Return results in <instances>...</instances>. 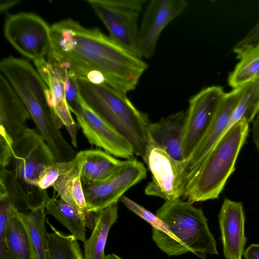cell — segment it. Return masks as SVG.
I'll use <instances>...</instances> for the list:
<instances>
[{
  "label": "cell",
  "mask_w": 259,
  "mask_h": 259,
  "mask_svg": "<svg viewBox=\"0 0 259 259\" xmlns=\"http://www.w3.org/2000/svg\"><path fill=\"white\" fill-rule=\"evenodd\" d=\"M48 58L102 73L111 87L126 94L136 88L148 68L98 28H87L71 19L51 26Z\"/></svg>",
  "instance_id": "obj_1"
},
{
  "label": "cell",
  "mask_w": 259,
  "mask_h": 259,
  "mask_svg": "<svg viewBox=\"0 0 259 259\" xmlns=\"http://www.w3.org/2000/svg\"><path fill=\"white\" fill-rule=\"evenodd\" d=\"M49 259H84L77 240L72 235L57 230L49 223Z\"/></svg>",
  "instance_id": "obj_27"
},
{
  "label": "cell",
  "mask_w": 259,
  "mask_h": 259,
  "mask_svg": "<svg viewBox=\"0 0 259 259\" xmlns=\"http://www.w3.org/2000/svg\"><path fill=\"white\" fill-rule=\"evenodd\" d=\"M259 47V41H258L257 42H255V44H254L253 45H251V46H250V47H249L248 48H245V49H243L242 50H241L240 51H238V52H236V53H239L240 52H241V51H242L243 50H246L247 49H248V48H252V47Z\"/></svg>",
  "instance_id": "obj_39"
},
{
  "label": "cell",
  "mask_w": 259,
  "mask_h": 259,
  "mask_svg": "<svg viewBox=\"0 0 259 259\" xmlns=\"http://www.w3.org/2000/svg\"><path fill=\"white\" fill-rule=\"evenodd\" d=\"M5 37L23 56L34 61L45 58L51 47V26L32 13L10 15L6 19Z\"/></svg>",
  "instance_id": "obj_7"
},
{
  "label": "cell",
  "mask_w": 259,
  "mask_h": 259,
  "mask_svg": "<svg viewBox=\"0 0 259 259\" xmlns=\"http://www.w3.org/2000/svg\"><path fill=\"white\" fill-rule=\"evenodd\" d=\"M106 26L109 37L131 54L139 57L138 17L145 0H87Z\"/></svg>",
  "instance_id": "obj_5"
},
{
  "label": "cell",
  "mask_w": 259,
  "mask_h": 259,
  "mask_svg": "<svg viewBox=\"0 0 259 259\" xmlns=\"http://www.w3.org/2000/svg\"><path fill=\"white\" fill-rule=\"evenodd\" d=\"M249 131L242 119L232 126L215 144L196 175L185 185L182 199L193 204L218 198L235 170V163Z\"/></svg>",
  "instance_id": "obj_4"
},
{
  "label": "cell",
  "mask_w": 259,
  "mask_h": 259,
  "mask_svg": "<svg viewBox=\"0 0 259 259\" xmlns=\"http://www.w3.org/2000/svg\"><path fill=\"white\" fill-rule=\"evenodd\" d=\"M236 55L239 61L228 77L233 89L243 88L259 78V47L250 48Z\"/></svg>",
  "instance_id": "obj_25"
},
{
  "label": "cell",
  "mask_w": 259,
  "mask_h": 259,
  "mask_svg": "<svg viewBox=\"0 0 259 259\" xmlns=\"http://www.w3.org/2000/svg\"><path fill=\"white\" fill-rule=\"evenodd\" d=\"M143 160L152 178L145 188V194L165 201L182 197L185 185L184 160H177L163 149L151 144H148Z\"/></svg>",
  "instance_id": "obj_10"
},
{
  "label": "cell",
  "mask_w": 259,
  "mask_h": 259,
  "mask_svg": "<svg viewBox=\"0 0 259 259\" xmlns=\"http://www.w3.org/2000/svg\"><path fill=\"white\" fill-rule=\"evenodd\" d=\"M76 157L71 161H57L46 167L39 176L38 186L42 190H46L53 186L60 176L64 174L74 165Z\"/></svg>",
  "instance_id": "obj_30"
},
{
  "label": "cell",
  "mask_w": 259,
  "mask_h": 259,
  "mask_svg": "<svg viewBox=\"0 0 259 259\" xmlns=\"http://www.w3.org/2000/svg\"><path fill=\"white\" fill-rule=\"evenodd\" d=\"M146 174L142 162L134 158L126 159L108 177L82 185L89 211L95 213L117 203L127 190L146 178Z\"/></svg>",
  "instance_id": "obj_9"
},
{
  "label": "cell",
  "mask_w": 259,
  "mask_h": 259,
  "mask_svg": "<svg viewBox=\"0 0 259 259\" xmlns=\"http://www.w3.org/2000/svg\"><path fill=\"white\" fill-rule=\"evenodd\" d=\"M252 135L253 142L259 154V112L252 121Z\"/></svg>",
  "instance_id": "obj_35"
},
{
  "label": "cell",
  "mask_w": 259,
  "mask_h": 259,
  "mask_svg": "<svg viewBox=\"0 0 259 259\" xmlns=\"http://www.w3.org/2000/svg\"><path fill=\"white\" fill-rule=\"evenodd\" d=\"M46 213L53 215L78 241L85 239V217L74 206L62 199L49 198L45 206Z\"/></svg>",
  "instance_id": "obj_24"
},
{
  "label": "cell",
  "mask_w": 259,
  "mask_h": 259,
  "mask_svg": "<svg viewBox=\"0 0 259 259\" xmlns=\"http://www.w3.org/2000/svg\"><path fill=\"white\" fill-rule=\"evenodd\" d=\"M34 63L37 71L52 92L55 103L54 112L60 128L64 126L69 134L76 133L80 127L75 122L70 113L62 78L45 58L35 61Z\"/></svg>",
  "instance_id": "obj_19"
},
{
  "label": "cell",
  "mask_w": 259,
  "mask_h": 259,
  "mask_svg": "<svg viewBox=\"0 0 259 259\" xmlns=\"http://www.w3.org/2000/svg\"><path fill=\"white\" fill-rule=\"evenodd\" d=\"M78 153L82 161L80 173L82 185L108 177L124 162L99 149L82 150Z\"/></svg>",
  "instance_id": "obj_21"
},
{
  "label": "cell",
  "mask_w": 259,
  "mask_h": 259,
  "mask_svg": "<svg viewBox=\"0 0 259 259\" xmlns=\"http://www.w3.org/2000/svg\"><path fill=\"white\" fill-rule=\"evenodd\" d=\"M6 241L9 249L17 259H37L22 214L11 205L6 226Z\"/></svg>",
  "instance_id": "obj_23"
},
{
  "label": "cell",
  "mask_w": 259,
  "mask_h": 259,
  "mask_svg": "<svg viewBox=\"0 0 259 259\" xmlns=\"http://www.w3.org/2000/svg\"><path fill=\"white\" fill-rule=\"evenodd\" d=\"M259 41V21L233 48L234 53L248 48Z\"/></svg>",
  "instance_id": "obj_33"
},
{
  "label": "cell",
  "mask_w": 259,
  "mask_h": 259,
  "mask_svg": "<svg viewBox=\"0 0 259 259\" xmlns=\"http://www.w3.org/2000/svg\"><path fill=\"white\" fill-rule=\"evenodd\" d=\"M28 229L37 259H49V240L45 227V208H39L22 213Z\"/></svg>",
  "instance_id": "obj_26"
},
{
  "label": "cell",
  "mask_w": 259,
  "mask_h": 259,
  "mask_svg": "<svg viewBox=\"0 0 259 259\" xmlns=\"http://www.w3.org/2000/svg\"><path fill=\"white\" fill-rule=\"evenodd\" d=\"M54 69L62 78L64 85L66 102L72 112L75 107L82 100L78 84V78L71 71L67 69L58 63L47 60Z\"/></svg>",
  "instance_id": "obj_29"
},
{
  "label": "cell",
  "mask_w": 259,
  "mask_h": 259,
  "mask_svg": "<svg viewBox=\"0 0 259 259\" xmlns=\"http://www.w3.org/2000/svg\"><path fill=\"white\" fill-rule=\"evenodd\" d=\"M8 218L0 217V259H17L9 249L6 241V230Z\"/></svg>",
  "instance_id": "obj_34"
},
{
  "label": "cell",
  "mask_w": 259,
  "mask_h": 259,
  "mask_svg": "<svg viewBox=\"0 0 259 259\" xmlns=\"http://www.w3.org/2000/svg\"><path fill=\"white\" fill-rule=\"evenodd\" d=\"M19 0H5L2 1L0 4L1 13H5L10 9L20 3Z\"/></svg>",
  "instance_id": "obj_37"
},
{
  "label": "cell",
  "mask_w": 259,
  "mask_h": 259,
  "mask_svg": "<svg viewBox=\"0 0 259 259\" xmlns=\"http://www.w3.org/2000/svg\"><path fill=\"white\" fill-rule=\"evenodd\" d=\"M31 118L21 99L3 74L0 75V134L13 141L28 127Z\"/></svg>",
  "instance_id": "obj_16"
},
{
  "label": "cell",
  "mask_w": 259,
  "mask_h": 259,
  "mask_svg": "<svg viewBox=\"0 0 259 259\" xmlns=\"http://www.w3.org/2000/svg\"><path fill=\"white\" fill-rule=\"evenodd\" d=\"M219 220L224 256L227 259H242L247 241L242 203L225 198L219 214Z\"/></svg>",
  "instance_id": "obj_15"
},
{
  "label": "cell",
  "mask_w": 259,
  "mask_h": 259,
  "mask_svg": "<svg viewBox=\"0 0 259 259\" xmlns=\"http://www.w3.org/2000/svg\"><path fill=\"white\" fill-rule=\"evenodd\" d=\"M120 201L129 210L150 224L153 228L163 232L167 236L171 238V235L166 225L156 214L124 195L121 197Z\"/></svg>",
  "instance_id": "obj_31"
},
{
  "label": "cell",
  "mask_w": 259,
  "mask_h": 259,
  "mask_svg": "<svg viewBox=\"0 0 259 259\" xmlns=\"http://www.w3.org/2000/svg\"><path fill=\"white\" fill-rule=\"evenodd\" d=\"M57 161L40 133L27 127L14 140L12 158L7 169L17 179L38 186L40 173L48 165Z\"/></svg>",
  "instance_id": "obj_8"
},
{
  "label": "cell",
  "mask_w": 259,
  "mask_h": 259,
  "mask_svg": "<svg viewBox=\"0 0 259 259\" xmlns=\"http://www.w3.org/2000/svg\"><path fill=\"white\" fill-rule=\"evenodd\" d=\"M76 161L73 167L61 175L53 187L60 198L76 207L85 217L86 227L93 230L95 225V215L89 211L85 202L80 173L81 159L77 153Z\"/></svg>",
  "instance_id": "obj_20"
},
{
  "label": "cell",
  "mask_w": 259,
  "mask_h": 259,
  "mask_svg": "<svg viewBox=\"0 0 259 259\" xmlns=\"http://www.w3.org/2000/svg\"><path fill=\"white\" fill-rule=\"evenodd\" d=\"M78 84L85 103L130 143L135 154L144 159L150 124L148 115L137 109L125 94L109 85L94 84L79 78Z\"/></svg>",
  "instance_id": "obj_3"
},
{
  "label": "cell",
  "mask_w": 259,
  "mask_h": 259,
  "mask_svg": "<svg viewBox=\"0 0 259 259\" xmlns=\"http://www.w3.org/2000/svg\"><path fill=\"white\" fill-rule=\"evenodd\" d=\"M95 225L84 243V259H106L104 249L110 228L118 218V205L113 203L95 212Z\"/></svg>",
  "instance_id": "obj_22"
},
{
  "label": "cell",
  "mask_w": 259,
  "mask_h": 259,
  "mask_svg": "<svg viewBox=\"0 0 259 259\" xmlns=\"http://www.w3.org/2000/svg\"><path fill=\"white\" fill-rule=\"evenodd\" d=\"M226 93L222 87L212 85L201 90L189 100L182 144L184 160L202 137Z\"/></svg>",
  "instance_id": "obj_12"
},
{
  "label": "cell",
  "mask_w": 259,
  "mask_h": 259,
  "mask_svg": "<svg viewBox=\"0 0 259 259\" xmlns=\"http://www.w3.org/2000/svg\"><path fill=\"white\" fill-rule=\"evenodd\" d=\"M0 195H6L11 205L22 213L45 208L49 198L46 190L17 179L5 168H0Z\"/></svg>",
  "instance_id": "obj_17"
},
{
  "label": "cell",
  "mask_w": 259,
  "mask_h": 259,
  "mask_svg": "<svg viewBox=\"0 0 259 259\" xmlns=\"http://www.w3.org/2000/svg\"><path fill=\"white\" fill-rule=\"evenodd\" d=\"M246 259H259V244H252L244 251Z\"/></svg>",
  "instance_id": "obj_36"
},
{
  "label": "cell",
  "mask_w": 259,
  "mask_h": 259,
  "mask_svg": "<svg viewBox=\"0 0 259 259\" xmlns=\"http://www.w3.org/2000/svg\"><path fill=\"white\" fill-rule=\"evenodd\" d=\"M186 115L187 111H181L150 123L148 144L160 148L177 160H184L182 144Z\"/></svg>",
  "instance_id": "obj_18"
},
{
  "label": "cell",
  "mask_w": 259,
  "mask_h": 259,
  "mask_svg": "<svg viewBox=\"0 0 259 259\" xmlns=\"http://www.w3.org/2000/svg\"><path fill=\"white\" fill-rule=\"evenodd\" d=\"M72 112L91 145L114 156L133 159L135 153L130 143L95 112L83 99Z\"/></svg>",
  "instance_id": "obj_13"
},
{
  "label": "cell",
  "mask_w": 259,
  "mask_h": 259,
  "mask_svg": "<svg viewBox=\"0 0 259 259\" xmlns=\"http://www.w3.org/2000/svg\"><path fill=\"white\" fill-rule=\"evenodd\" d=\"M245 88L233 89L226 93L202 137L191 154L184 160L185 185L196 175L208 153L223 135Z\"/></svg>",
  "instance_id": "obj_11"
},
{
  "label": "cell",
  "mask_w": 259,
  "mask_h": 259,
  "mask_svg": "<svg viewBox=\"0 0 259 259\" xmlns=\"http://www.w3.org/2000/svg\"><path fill=\"white\" fill-rule=\"evenodd\" d=\"M106 259H123L115 253L109 254L106 255Z\"/></svg>",
  "instance_id": "obj_38"
},
{
  "label": "cell",
  "mask_w": 259,
  "mask_h": 259,
  "mask_svg": "<svg viewBox=\"0 0 259 259\" xmlns=\"http://www.w3.org/2000/svg\"><path fill=\"white\" fill-rule=\"evenodd\" d=\"M27 107L40 134L51 149L57 161H71L76 155L75 150L64 138L52 109L40 103L29 88L15 73L7 68L1 69Z\"/></svg>",
  "instance_id": "obj_6"
},
{
  "label": "cell",
  "mask_w": 259,
  "mask_h": 259,
  "mask_svg": "<svg viewBox=\"0 0 259 259\" xmlns=\"http://www.w3.org/2000/svg\"><path fill=\"white\" fill-rule=\"evenodd\" d=\"M188 6L185 0H152L148 4L139 28V57L151 58L164 28L180 15Z\"/></svg>",
  "instance_id": "obj_14"
},
{
  "label": "cell",
  "mask_w": 259,
  "mask_h": 259,
  "mask_svg": "<svg viewBox=\"0 0 259 259\" xmlns=\"http://www.w3.org/2000/svg\"><path fill=\"white\" fill-rule=\"evenodd\" d=\"M156 215L166 225L171 238L152 228V239L168 256L191 252L205 259L207 254H219L215 240L201 208L179 198L165 201Z\"/></svg>",
  "instance_id": "obj_2"
},
{
  "label": "cell",
  "mask_w": 259,
  "mask_h": 259,
  "mask_svg": "<svg viewBox=\"0 0 259 259\" xmlns=\"http://www.w3.org/2000/svg\"><path fill=\"white\" fill-rule=\"evenodd\" d=\"M258 112L259 78L245 86L224 134L240 120L244 119L248 123L252 122Z\"/></svg>",
  "instance_id": "obj_28"
},
{
  "label": "cell",
  "mask_w": 259,
  "mask_h": 259,
  "mask_svg": "<svg viewBox=\"0 0 259 259\" xmlns=\"http://www.w3.org/2000/svg\"><path fill=\"white\" fill-rule=\"evenodd\" d=\"M14 141L0 134V168H7L12 158Z\"/></svg>",
  "instance_id": "obj_32"
}]
</instances>
